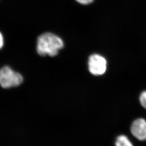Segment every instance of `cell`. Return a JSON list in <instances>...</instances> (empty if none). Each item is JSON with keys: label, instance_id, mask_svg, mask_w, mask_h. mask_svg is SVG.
Instances as JSON below:
<instances>
[{"label": "cell", "instance_id": "6da1fadb", "mask_svg": "<svg viewBox=\"0 0 146 146\" xmlns=\"http://www.w3.org/2000/svg\"><path fill=\"white\" fill-rule=\"evenodd\" d=\"M64 47L62 39L51 33H45L39 36L37 40V51L42 56H55Z\"/></svg>", "mask_w": 146, "mask_h": 146}, {"label": "cell", "instance_id": "7a4b0ae2", "mask_svg": "<svg viewBox=\"0 0 146 146\" xmlns=\"http://www.w3.org/2000/svg\"><path fill=\"white\" fill-rule=\"evenodd\" d=\"M23 78L9 66H4L0 70V85L3 88L18 87L22 84Z\"/></svg>", "mask_w": 146, "mask_h": 146}, {"label": "cell", "instance_id": "3957f363", "mask_svg": "<svg viewBox=\"0 0 146 146\" xmlns=\"http://www.w3.org/2000/svg\"><path fill=\"white\" fill-rule=\"evenodd\" d=\"M89 70L92 74L101 75L106 72L107 62L103 57L99 54H92L89 57L88 61Z\"/></svg>", "mask_w": 146, "mask_h": 146}, {"label": "cell", "instance_id": "277c9868", "mask_svg": "<svg viewBox=\"0 0 146 146\" xmlns=\"http://www.w3.org/2000/svg\"><path fill=\"white\" fill-rule=\"evenodd\" d=\"M131 133L140 141L146 140V121L143 118L137 119L131 124Z\"/></svg>", "mask_w": 146, "mask_h": 146}, {"label": "cell", "instance_id": "5b68a950", "mask_svg": "<svg viewBox=\"0 0 146 146\" xmlns=\"http://www.w3.org/2000/svg\"><path fill=\"white\" fill-rule=\"evenodd\" d=\"M115 145L117 146H133L127 137L123 135H120L117 137Z\"/></svg>", "mask_w": 146, "mask_h": 146}, {"label": "cell", "instance_id": "8992f818", "mask_svg": "<svg viewBox=\"0 0 146 146\" xmlns=\"http://www.w3.org/2000/svg\"><path fill=\"white\" fill-rule=\"evenodd\" d=\"M139 101L141 106L146 109V91H143L141 93L139 96Z\"/></svg>", "mask_w": 146, "mask_h": 146}, {"label": "cell", "instance_id": "52a82bcc", "mask_svg": "<svg viewBox=\"0 0 146 146\" xmlns=\"http://www.w3.org/2000/svg\"><path fill=\"white\" fill-rule=\"evenodd\" d=\"M78 3L83 5H87L92 3L94 0H76Z\"/></svg>", "mask_w": 146, "mask_h": 146}, {"label": "cell", "instance_id": "ba28073f", "mask_svg": "<svg viewBox=\"0 0 146 146\" xmlns=\"http://www.w3.org/2000/svg\"><path fill=\"white\" fill-rule=\"evenodd\" d=\"M3 44H4V42H3V36L1 33L0 32V49L3 47Z\"/></svg>", "mask_w": 146, "mask_h": 146}]
</instances>
